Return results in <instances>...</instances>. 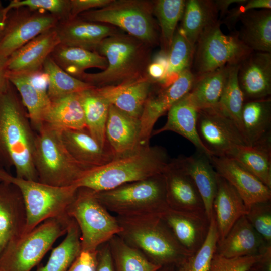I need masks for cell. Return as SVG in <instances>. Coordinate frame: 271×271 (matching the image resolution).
Listing matches in <instances>:
<instances>
[{
    "mask_svg": "<svg viewBox=\"0 0 271 271\" xmlns=\"http://www.w3.org/2000/svg\"><path fill=\"white\" fill-rule=\"evenodd\" d=\"M36 133L15 88L10 82L0 93V167L15 176L38 181L34 156Z\"/></svg>",
    "mask_w": 271,
    "mask_h": 271,
    "instance_id": "6da1fadb",
    "label": "cell"
},
{
    "mask_svg": "<svg viewBox=\"0 0 271 271\" xmlns=\"http://www.w3.org/2000/svg\"><path fill=\"white\" fill-rule=\"evenodd\" d=\"M170 160L163 147L142 146L104 165L88 170L75 185L95 192L109 190L162 174Z\"/></svg>",
    "mask_w": 271,
    "mask_h": 271,
    "instance_id": "7a4b0ae2",
    "label": "cell"
},
{
    "mask_svg": "<svg viewBox=\"0 0 271 271\" xmlns=\"http://www.w3.org/2000/svg\"><path fill=\"white\" fill-rule=\"evenodd\" d=\"M151 47L122 33L104 39L96 52L104 57L107 66L95 73L84 72L78 79L95 87L117 85L147 74L151 62Z\"/></svg>",
    "mask_w": 271,
    "mask_h": 271,
    "instance_id": "3957f363",
    "label": "cell"
},
{
    "mask_svg": "<svg viewBox=\"0 0 271 271\" xmlns=\"http://www.w3.org/2000/svg\"><path fill=\"white\" fill-rule=\"evenodd\" d=\"M115 216L122 229L117 235L153 263L178 267L192 255L178 242L160 215Z\"/></svg>",
    "mask_w": 271,
    "mask_h": 271,
    "instance_id": "277c9868",
    "label": "cell"
},
{
    "mask_svg": "<svg viewBox=\"0 0 271 271\" xmlns=\"http://www.w3.org/2000/svg\"><path fill=\"white\" fill-rule=\"evenodd\" d=\"M34 161L38 181L58 187L75 185L91 169L70 154L62 140L61 130L46 123L37 131Z\"/></svg>",
    "mask_w": 271,
    "mask_h": 271,
    "instance_id": "5b68a950",
    "label": "cell"
},
{
    "mask_svg": "<svg viewBox=\"0 0 271 271\" xmlns=\"http://www.w3.org/2000/svg\"><path fill=\"white\" fill-rule=\"evenodd\" d=\"M0 179L15 185L21 191L26 214L23 234L48 219L67 216L78 189L75 185L58 187L19 178L1 167Z\"/></svg>",
    "mask_w": 271,
    "mask_h": 271,
    "instance_id": "8992f818",
    "label": "cell"
},
{
    "mask_svg": "<svg viewBox=\"0 0 271 271\" xmlns=\"http://www.w3.org/2000/svg\"><path fill=\"white\" fill-rule=\"evenodd\" d=\"M95 193L110 212L118 216L160 215L169 207L163 173Z\"/></svg>",
    "mask_w": 271,
    "mask_h": 271,
    "instance_id": "52a82bcc",
    "label": "cell"
},
{
    "mask_svg": "<svg viewBox=\"0 0 271 271\" xmlns=\"http://www.w3.org/2000/svg\"><path fill=\"white\" fill-rule=\"evenodd\" d=\"M153 8V1L112 0L102 8L83 12L77 17L118 27L152 47L159 41Z\"/></svg>",
    "mask_w": 271,
    "mask_h": 271,
    "instance_id": "ba28073f",
    "label": "cell"
},
{
    "mask_svg": "<svg viewBox=\"0 0 271 271\" xmlns=\"http://www.w3.org/2000/svg\"><path fill=\"white\" fill-rule=\"evenodd\" d=\"M67 214L78 225L82 251H96L122 230L116 217L99 201L95 192L88 188H78Z\"/></svg>",
    "mask_w": 271,
    "mask_h": 271,
    "instance_id": "9c48e42d",
    "label": "cell"
},
{
    "mask_svg": "<svg viewBox=\"0 0 271 271\" xmlns=\"http://www.w3.org/2000/svg\"><path fill=\"white\" fill-rule=\"evenodd\" d=\"M71 218L68 215L48 219L12 242L0 257L2 271H31L65 235Z\"/></svg>",
    "mask_w": 271,
    "mask_h": 271,
    "instance_id": "30bf717a",
    "label": "cell"
},
{
    "mask_svg": "<svg viewBox=\"0 0 271 271\" xmlns=\"http://www.w3.org/2000/svg\"><path fill=\"white\" fill-rule=\"evenodd\" d=\"M220 25L219 19L205 29L195 45L190 70L195 77L239 64L253 51L241 41L238 31L226 35Z\"/></svg>",
    "mask_w": 271,
    "mask_h": 271,
    "instance_id": "8fae6325",
    "label": "cell"
},
{
    "mask_svg": "<svg viewBox=\"0 0 271 271\" xmlns=\"http://www.w3.org/2000/svg\"><path fill=\"white\" fill-rule=\"evenodd\" d=\"M59 21L56 16L44 11L27 7L11 10L0 40V57L8 58L35 37L55 28Z\"/></svg>",
    "mask_w": 271,
    "mask_h": 271,
    "instance_id": "7c38bea8",
    "label": "cell"
},
{
    "mask_svg": "<svg viewBox=\"0 0 271 271\" xmlns=\"http://www.w3.org/2000/svg\"><path fill=\"white\" fill-rule=\"evenodd\" d=\"M199 137L212 156H225L239 145H247L235 122L216 105L198 110Z\"/></svg>",
    "mask_w": 271,
    "mask_h": 271,
    "instance_id": "4fadbf2b",
    "label": "cell"
},
{
    "mask_svg": "<svg viewBox=\"0 0 271 271\" xmlns=\"http://www.w3.org/2000/svg\"><path fill=\"white\" fill-rule=\"evenodd\" d=\"M195 77L190 69L182 72L170 85L161 87L153 86L144 105L140 118L141 146L149 145L153 127L158 119L171 106L191 90Z\"/></svg>",
    "mask_w": 271,
    "mask_h": 271,
    "instance_id": "5bb4252c",
    "label": "cell"
},
{
    "mask_svg": "<svg viewBox=\"0 0 271 271\" xmlns=\"http://www.w3.org/2000/svg\"><path fill=\"white\" fill-rule=\"evenodd\" d=\"M210 162L217 173L237 192L247 209L253 204L271 200V189L233 159L212 156Z\"/></svg>",
    "mask_w": 271,
    "mask_h": 271,
    "instance_id": "9a60e30c",
    "label": "cell"
},
{
    "mask_svg": "<svg viewBox=\"0 0 271 271\" xmlns=\"http://www.w3.org/2000/svg\"><path fill=\"white\" fill-rule=\"evenodd\" d=\"M9 81L17 91L34 129L44 124L51 103L47 94V79L42 71L31 75L7 72Z\"/></svg>",
    "mask_w": 271,
    "mask_h": 271,
    "instance_id": "2e32d148",
    "label": "cell"
},
{
    "mask_svg": "<svg viewBox=\"0 0 271 271\" xmlns=\"http://www.w3.org/2000/svg\"><path fill=\"white\" fill-rule=\"evenodd\" d=\"M163 174L169 208L180 211L205 212L202 199L194 181L176 159L170 160Z\"/></svg>",
    "mask_w": 271,
    "mask_h": 271,
    "instance_id": "e0dca14e",
    "label": "cell"
},
{
    "mask_svg": "<svg viewBox=\"0 0 271 271\" xmlns=\"http://www.w3.org/2000/svg\"><path fill=\"white\" fill-rule=\"evenodd\" d=\"M26 224L20 190L11 183L0 182V257L9 244L23 234Z\"/></svg>",
    "mask_w": 271,
    "mask_h": 271,
    "instance_id": "ac0fdd59",
    "label": "cell"
},
{
    "mask_svg": "<svg viewBox=\"0 0 271 271\" xmlns=\"http://www.w3.org/2000/svg\"><path fill=\"white\" fill-rule=\"evenodd\" d=\"M60 43L55 28L44 32L8 57L7 72L26 75L40 72L46 59Z\"/></svg>",
    "mask_w": 271,
    "mask_h": 271,
    "instance_id": "d6986e66",
    "label": "cell"
},
{
    "mask_svg": "<svg viewBox=\"0 0 271 271\" xmlns=\"http://www.w3.org/2000/svg\"><path fill=\"white\" fill-rule=\"evenodd\" d=\"M238 80L245 102L270 97L271 53H250L239 63Z\"/></svg>",
    "mask_w": 271,
    "mask_h": 271,
    "instance_id": "ffe728a7",
    "label": "cell"
},
{
    "mask_svg": "<svg viewBox=\"0 0 271 271\" xmlns=\"http://www.w3.org/2000/svg\"><path fill=\"white\" fill-rule=\"evenodd\" d=\"M160 216L178 242L190 254L196 252L205 241L210 222L205 212L180 211L168 207Z\"/></svg>",
    "mask_w": 271,
    "mask_h": 271,
    "instance_id": "44dd1931",
    "label": "cell"
},
{
    "mask_svg": "<svg viewBox=\"0 0 271 271\" xmlns=\"http://www.w3.org/2000/svg\"><path fill=\"white\" fill-rule=\"evenodd\" d=\"M60 44L95 51L106 38L121 33L117 28L76 17L60 21L55 27Z\"/></svg>",
    "mask_w": 271,
    "mask_h": 271,
    "instance_id": "7402d4cb",
    "label": "cell"
},
{
    "mask_svg": "<svg viewBox=\"0 0 271 271\" xmlns=\"http://www.w3.org/2000/svg\"><path fill=\"white\" fill-rule=\"evenodd\" d=\"M154 83L147 74L117 85L96 87V91L112 105L140 119Z\"/></svg>",
    "mask_w": 271,
    "mask_h": 271,
    "instance_id": "603a6c76",
    "label": "cell"
},
{
    "mask_svg": "<svg viewBox=\"0 0 271 271\" xmlns=\"http://www.w3.org/2000/svg\"><path fill=\"white\" fill-rule=\"evenodd\" d=\"M140 119L109 105L106 125L107 145L115 158L129 154L141 146Z\"/></svg>",
    "mask_w": 271,
    "mask_h": 271,
    "instance_id": "cb8c5ba5",
    "label": "cell"
},
{
    "mask_svg": "<svg viewBox=\"0 0 271 271\" xmlns=\"http://www.w3.org/2000/svg\"><path fill=\"white\" fill-rule=\"evenodd\" d=\"M267 245L246 216L240 218L225 238L218 241L216 253L226 258L262 254Z\"/></svg>",
    "mask_w": 271,
    "mask_h": 271,
    "instance_id": "d4e9b609",
    "label": "cell"
},
{
    "mask_svg": "<svg viewBox=\"0 0 271 271\" xmlns=\"http://www.w3.org/2000/svg\"><path fill=\"white\" fill-rule=\"evenodd\" d=\"M184 171L194 181L202 199L205 213L210 220L213 214V204L217 189V173L210 158L197 152L189 157L176 158Z\"/></svg>",
    "mask_w": 271,
    "mask_h": 271,
    "instance_id": "484cf974",
    "label": "cell"
},
{
    "mask_svg": "<svg viewBox=\"0 0 271 271\" xmlns=\"http://www.w3.org/2000/svg\"><path fill=\"white\" fill-rule=\"evenodd\" d=\"M213 209L218 231V241L225 238L236 222L246 215L248 211L236 190L218 174Z\"/></svg>",
    "mask_w": 271,
    "mask_h": 271,
    "instance_id": "4316f807",
    "label": "cell"
},
{
    "mask_svg": "<svg viewBox=\"0 0 271 271\" xmlns=\"http://www.w3.org/2000/svg\"><path fill=\"white\" fill-rule=\"evenodd\" d=\"M61 136L72 157L89 168L104 165L115 158L111 150L102 148L87 129L61 130Z\"/></svg>",
    "mask_w": 271,
    "mask_h": 271,
    "instance_id": "83f0119b",
    "label": "cell"
},
{
    "mask_svg": "<svg viewBox=\"0 0 271 271\" xmlns=\"http://www.w3.org/2000/svg\"><path fill=\"white\" fill-rule=\"evenodd\" d=\"M198 110L191 104L186 94L171 106L168 111L165 124L153 130L152 136L165 131L174 132L191 142L197 152L204 154L210 159L212 155L203 144L197 132Z\"/></svg>",
    "mask_w": 271,
    "mask_h": 271,
    "instance_id": "f1b7e54d",
    "label": "cell"
},
{
    "mask_svg": "<svg viewBox=\"0 0 271 271\" xmlns=\"http://www.w3.org/2000/svg\"><path fill=\"white\" fill-rule=\"evenodd\" d=\"M239 21L241 41L253 51L271 53V9L250 10Z\"/></svg>",
    "mask_w": 271,
    "mask_h": 271,
    "instance_id": "f546056e",
    "label": "cell"
},
{
    "mask_svg": "<svg viewBox=\"0 0 271 271\" xmlns=\"http://www.w3.org/2000/svg\"><path fill=\"white\" fill-rule=\"evenodd\" d=\"M225 156L236 161L271 189V137L253 146H237Z\"/></svg>",
    "mask_w": 271,
    "mask_h": 271,
    "instance_id": "4dcf8cb0",
    "label": "cell"
},
{
    "mask_svg": "<svg viewBox=\"0 0 271 271\" xmlns=\"http://www.w3.org/2000/svg\"><path fill=\"white\" fill-rule=\"evenodd\" d=\"M241 119L247 145L253 146L271 137L270 97L244 102Z\"/></svg>",
    "mask_w": 271,
    "mask_h": 271,
    "instance_id": "1f68e13d",
    "label": "cell"
},
{
    "mask_svg": "<svg viewBox=\"0 0 271 271\" xmlns=\"http://www.w3.org/2000/svg\"><path fill=\"white\" fill-rule=\"evenodd\" d=\"M44 123L60 130L87 129L79 93L51 101Z\"/></svg>",
    "mask_w": 271,
    "mask_h": 271,
    "instance_id": "d6a6232c",
    "label": "cell"
},
{
    "mask_svg": "<svg viewBox=\"0 0 271 271\" xmlns=\"http://www.w3.org/2000/svg\"><path fill=\"white\" fill-rule=\"evenodd\" d=\"M230 65L227 64L212 72L195 76L194 84L187 96L197 110L217 105L225 85Z\"/></svg>",
    "mask_w": 271,
    "mask_h": 271,
    "instance_id": "836d02e7",
    "label": "cell"
},
{
    "mask_svg": "<svg viewBox=\"0 0 271 271\" xmlns=\"http://www.w3.org/2000/svg\"><path fill=\"white\" fill-rule=\"evenodd\" d=\"M218 11L214 1H186L181 32L194 46L204 30L217 22Z\"/></svg>",
    "mask_w": 271,
    "mask_h": 271,
    "instance_id": "e575fe53",
    "label": "cell"
},
{
    "mask_svg": "<svg viewBox=\"0 0 271 271\" xmlns=\"http://www.w3.org/2000/svg\"><path fill=\"white\" fill-rule=\"evenodd\" d=\"M50 57L66 72L78 78L91 68L103 70L107 66L106 59L96 51L85 49L58 45Z\"/></svg>",
    "mask_w": 271,
    "mask_h": 271,
    "instance_id": "d590c367",
    "label": "cell"
},
{
    "mask_svg": "<svg viewBox=\"0 0 271 271\" xmlns=\"http://www.w3.org/2000/svg\"><path fill=\"white\" fill-rule=\"evenodd\" d=\"M95 88L79 93L87 129L102 148L109 149L105 129L110 104L96 91Z\"/></svg>",
    "mask_w": 271,
    "mask_h": 271,
    "instance_id": "8d00e7d4",
    "label": "cell"
},
{
    "mask_svg": "<svg viewBox=\"0 0 271 271\" xmlns=\"http://www.w3.org/2000/svg\"><path fill=\"white\" fill-rule=\"evenodd\" d=\"M42 70L47 79V94L51 101L95 88L66 72L50 56L44 62Z\"/></svg>",
    "mask_w": 271,
    "mask_h": 271,
    "instance_id": "74e56055",
    "label": "cell"
},
{
    "mask_svg": "<svg viewBox=\"0 0 271 271\" xmlns=\"http://www.w3.org/2000/svg\"><path fill=\"white\" fill-rule=\"evenodd\" d=\"M63 240L51 252L45 265L36 271H67L82 251L80 232L71 218Z\"/></svg>",
    "mask_w": 271,
    "mask_h": 271,
    "instance_id": "f35d334b",
    "label": "cell"
},
{
    "mask_svg": "<svg viewBox=\"0 0 271 271\" xmlns=\"http://www.w3.org/2000/svg\"><path fill=\"white\" fill-rule=\"evenodd\" d=\"M108 243L117 271H158L162 267L151 261L118 235L113 237Z\"/></svg>",
    "mask_w": 271,
    "mask_h": 271,
    "instance_id": "ab89813d",
    "label": "cell"
},
{
    "mask_svg": "<svg viewBox=\"0 0 271 271\" xmlns=\"http://www.w3.org/2000/svg\"><path fill=\"white\" fill-rule=\"evenodd\" d=\"M195 46L186 38L179 28H177L167 53L168 67L161 87L174 82L185 70L190 69Z\"/></svg>",
    "mask_w": 271,
    "mask_h": 271,
    "instance_id": "60d3db41",
    "label": "cell"
},
{
    "mask_svg": "<svg viewBox=\"0 0 271 271\" xmlns=\"http://www.w3.org/2000/svg\"><path fill=\"white\" fill-rule=\"evenodd\" d=\"M153 2V14L161 30L162 51L168 53L178 22L182 19L186 1L158 0Z\"/></svg>",
    "mask_w": 271,
    "mask_h": 271,
    "instance_id": "b9f144b4",
    "label": "cell"
},
{
    "mask_svg": "<svg viewBox=\"0 0 271 271\" xmlns=\"http://www.w3.org/2000/svg\"><path fill=\"white\" fill-rule=\"evenodd\" d=\"M239 65H230L225 85L216 105L235 122L243 134L241 116L245 101L238 83Z\"/></svg>",
    "mask_w": 271,
    "mask_h": 271,
    "instance_id": "7bdbcfd3",
    "label": "cell"
},
{
    "mask_svg": "<svg viewBox=\"0 0 271 271\" xmlns=\"http://www.w3.org/2000/svg\"><path fill=\"white\" fill-rule=\"evenodd\" d=\"M219 239L215 215L210 219L206 238L201 247L177 267V271H208Z\"/></svg>",
    "mask_w": 271,
    "mask_h": 271,
    "instance_id": "ee69618b",
    "label": "cell"
},
{
    "mask_svg": "<svg viewBox=\"0 0 271 271\" xmlns=\"http://www.w3.org/2000/svg\"><path fill=\"white\" fill-rule=\"evenodd\" d=\"M20 7L49 12L60 21L70 19V0H13L5 7V10L8 13L11 10Z\"/></svg>",
    "mask_w": 271,
    "mask_h": 271,
    "instance_id": "f6af8a7d",
    "label": "cell"
},
{
    "mask_svg": "<svg viewBox=\"0 0 271 271\" xmlns=\"http://www.w3.org/2000/svg\"><path fill=\"white\" fill-rule=\"evenodd\" d=\"M247 219L265 243L271 245L270 201L252 205L245 215Z\"/></svg>",
    "mask_w": 271,
    "mask_h": 271,
    "instance_id": "bcb514c9",
    "label": "cell"
},
{
    "mask_svg": "<svg viewBox=\"0 0 271 271\" xmlns=\"http://www.w3.org/2000/svg\"><path fill=\"white\" fill-rule=\"evenodd\" d=\"M262 254L226 258L215 253L208 271H248L261 258Z\"/></svg>",
    "mask_w": 271,
    "mask_h": 271,
    "instance_id": "7dc6e473",
    "label": "cell"
},
{
    "mask_svg": "<svg viewBox=\"0 0 271 271\" xmlns=\"http://www.w3.org/2000/svg\"><path fill=\"white\" fill-rule=\"evenodd\" d=\"M255 9H271L270 0H246L244 3L229 10L221 24L226 25L231 31H235V26L240 17L247 12Z\"/></svg>",
    "mask_w": 271,
    "mask_h": 271,
    "instance_id": "c3c4849f",
    "label": "cell"
},
{
    "mask_svg": "<svg viewBox=\"0 0 271 271\" xmlns=\"http://www.w3.org/2000/svg\"><path fill=\"white\" fill-rule=\"evenodd\" d=\"M167 67V53L161 51L149 64L147 74L155 84L161 86L166 76Z\"/></svg>",
    "mask_w": 271,
    "mask_h": 271,
    "instance_id": "681fc988",
    "label": "cell"
},
{
    "mask_svg": "<svg viewBox=\"0 0 271 271\" xmlns=\"http://www.w3.org/2000/svg\"><path fill=\"white\" fill-rule=\"evenodd\" d=\"M97 250L81 251L67 271H97Z\"/></svg>",
    "mask_w": 271,
    "mask_h": 271,
    "instance_id": "f907efd6",
    "label": "cell"
},
{
    "mask_svg": "<svg viewBox=\"0 0 271 271\" xmlns=\"http://www.w3.org/2000/svg\"><path fill=\"white\" fill-rule=\"evenodd\" d=\"M112 0H70V19L76 18L80 14L92 10L102 8L110 3Z\"/></svg>",
    "mask_w": 271,
    "mask_h": 271,
    "instance_id": "816d5d0a",
    "label": "cell"
},
{
    "mask_svg": "<svg viewBox=\"0 0 271 271\" xmlns=\"http://www.w3.org/2000/svg\"><path fill=\"white\" fill-rule=\"evenodd\" d=\"M97 271H114V264L108 242L97 249Z\"/></svg>",
    "mask_w": 271,
    "mask_h": 271,
    "instance_id": "f5cc1de1",
    "label": "cell"
},
{
    "mask_svg": "<svg viewBox=\"0 0 271 271\" xmlns=\"http://www.w3.org/2000/svg\"><path fill=\"white\" fill-rule=\"evenodd\" d=\"M251 269L255 271H271V245L266 247L260 259Z\"/></svg>",
    "mask_w": 271,
    "mask_h": 271,
    "instance_id": "db71d44e",
    "label": "cell"
},
{
    "mask_svg": "<svg viewBox=\"0 0 271 271\" xmlns=\"http://www.w3.org/2000/svg\"><path fill=\"white\" fill-rule=\"evenodd\" d=\"M246 0H215L214 1L217 9L220 12V19L223 18L229 10V6L233 4H240Z\"/></svg>",
    "mask_w": 271,
    "mask_h": 271,
    "instance_id": "11a10c76",
    "label": "cell"
},
{
    "mask_svg": "<svg viewBox=\"0 0 271 271\" xmlns=\"http://www.w3.org/2000/svg\"><path fill=\"white\" fill-rule=\"evenodd\" d=\"M7 59L8 58L0 57V93L5 91L10 83L7 77Z\"/></svg>",
    "mask_w": 271,
    "mask_h": 271,
    "instance_id": "9f6ffc18",
    "label": "cell"
},
{
    "mask_svg": "<svg viewBox=\"0 0 271 271\" xmlns=\"http://www.w3.org/2000/svg\"><path fill=\"white\" fill-rule=\"evenodd\" d=\"M8 13L6 12L5 7L0 1V40L3 35Z\"/></svg>",
    "mask_w": 271,
    "mask_h": 271,
    "instance_id": "6f0895ef",
    "label": "cell"
},
{
    "mask_svg": "<svg viewBox=\"0 0 271 271\" xmlns=\"http://www.w3.org/2000/svg\"><path fill=\"white\" fill-rule=\"evenodd\" d=\"M158 271H177V267L174 265L163 266Z\"/></svg>",
    "mask_w": 271,
    "mask_h": 271,
    "instance_id": "680465c9",
    "label": "cell"
},
{
    "mask_svg": "<svg viewBox=\"0 0 271 271\" xmlns=\"http://www.w3.org/2000/svg\"><path fill=\"white\" fill-rule=\"evenodd\" d=\"M248 271H255V270H253V269H252L251 268L250 269H249V270H248Z\"/></svg>",
    "mask_w": 271,
    "mask_h": 271,
    "instance_id": "91938a15",
    "label": "cell"
},
{
    "mask_svg": "<svg viewBox=\"0 0 271 271\" xmlns=\"http://www.w3.org/2000/svg\"><path fill=\"white\" fill-rule=\"evenodd\" d=\"M0 271H2L1 269H0Z\"/></svg>",
    "mask_w": 271,
    "mask_h": 271,
    "instance_id": "94428289",
    "label": "cell"
},
{
    "mask_svg": "<svg viewBox=\"0 0 271 271\" xmlns=\"http://www.w3.org/2000/svg\"><path fill=\"white\" fill-rule=\"evenodd\" d=\"M0 182H1V179H0Z\"/></svg>",
    "mask_w": 271,
    "mask_h": 271,
    "instance_id": "6125c7cd",
    "label": "cell"
}]
</instances>
